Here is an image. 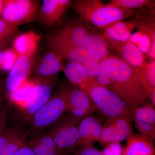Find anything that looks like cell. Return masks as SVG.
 <instances>
[{"label":"cell","mask_w":155,"mask_h":155,"mask_svg":"<svg viewBox=\"0 0 155 155\" xmlns=\"http://www.w3.org/2000/svg\"><path fill=\"white\" fill-rule=\"evenodd\" d=\"M73 87L68 81L60 84L48 101L28 122V134L32 136L44 131L58 122L65 113L69 94Z\"/></svg>","instance_id":"277c9868"},{"label":"cell","mask_w":155,"mask_h":155,"mask_svg":"<svg viewBox=\"0 0 155 155\" xmlns=\"http://www.w3.org/2000/svg\"><path fill=\"white\" fill-rule=\"evenodd\" d=\"M72 9L81 21L101 30L114 22L138 16L140 11L126 10L104 4L100 0H75L72 1Z\"/></svg>","instance_id":"7a4b0ae2"},{"label":"cell","mask_w":155,"mask_h":155,"mask_svg":"<svg viewBox=\"0 0 155 155\" xmlns=\"http://www.w3.org/2000/svg\"><path fill=\"white\" fill-rule=\"evenodd\" d=\"M135 28L144 31L148 35L152 41V45L147 57L150 60H155V19L153 15H140L133 20Z\"/></svg>","instance_id":"7402d4cb"},{"label":"cell","mask_w":155,"mask_h":155,"mask_svg":"<svg viewBox=\"0 0 155 155\" xmlns=\"http://www.w3.org/2000/svg\"><path fill=\"white\" fill-rule=\"evenodd\" d=\"M70 0H44L38 17L40 21L44 25L51 26L60 23L66 12L71 6Z\"/></svg>","instance_id":"5bb4252c"},{"label":"cell","mask_w":155,"mask_h":155,"mask_svg":"<svg viewBox=\"0 0 155 155\" xmlns=\"http://www.w3.org/2000/svg\"><path fill=\"white\" fill-rule=\"evenodd\" d=\"M109 50H113L130 65L140 69L147 62V57L132 43L114 41L104 38Z\"/></svg>","instance_id":"9a60e30c"},{"label":"cell","mask_w":155,"mask_h":155,"mask_svg":"<svg viewBox=\"0 0 155 155\" xmlns=\"http://www.w3.org/2000/svg\"><path fill=\"white\" fill-rule=\"evenodd\" d=\"M18 32V27L3 19H0V35L8 38L16 35Z\"/></svg>","instance_id":"d6a6232c"},{"label":"cell","mask_w":155,"mask_h":155,"mask_svg":"<svg viewBox=\"0 0 155 155\" xmlns=\"http://www.w3.org/2000/svg\"><path fill=\"white\" fill-rule=\"evenodd\" d=\"M39 3L33 0H8L4 1L2 19L12 25L29 23L35 19L39 12Z\"/></svg>","instance_id":"9c48e42d"},{"label":"cell","mask_w":155,"mask_h":155,"mask_svg":"<svg viewBox=\"0 0 155 155\" xmlns=\"http://www.w3.org/2000/svg\"><path fill=\"white\" fill-rule=\"evenodd\" d=\"M4 115H5V114H3L2 113V112L0 111V124H1L2 121V119H3V117H4Z\"/></svg>","instance_id":"60d3db41"},{"label":"cell","mask_w":155,"mask_h":155,"mask_svg":"<svg viewBox=\"0 0 155 155\" xmlns=\"http://www.w3.org/2000/svg\"><path fill=\"white\" fill-rule=\"evenodd\" d=\"M71 155H105L93 144L81 146L76 148Z\"/></svg>","instance_id":"1f68e13d"},{"label":"cell","mask_w":155,"mask_h":155,"mask_svg":"<svg viewBox=\"0 0 155 155\" xmlns=\"http://www.w3.org/2000/svg\"><path fill=\"white\" fill-rule=\"evenodd\" d=\"M4 57H5V55H4V52L0 51V65L2 64L3 61H4Z\"/></svg>","instance_id":"f35d334b"},{"label":"cell","mask_w":155,"mask_h":155,"mask_svg":"<svg viewBox=\"0 0 155 155\" xmlns=\"http://www.w3.org/2000/svg\"><path fill=\"white\" fill-rule=\"evenodd\" d=\"M122 155H135L133 152L130 150L127 147H125L123 148V152Z\"/></svg>","instance_id":"74e56055"},{"label":"cell","mask_w":155,"mask_h":155,"mask_svg":"<svg viewBox=\"0 0 155 155\" xmlns=\"http://www.w3.org/2000/svg\"><path fill=\"white\" fill-rule=\"evenodd\" d=\"M64 58L54 50L50 49L41 59L36 69L35 78H49L56 76L62 71Z\"/></svg>","instance_id":"ac0fdd59"},{"label":"cell","mask_w":155,"mask_h":155,"mask_svg":"<svg viewBox=\"0 0 155 155\" xmlns=\"http://www.w3.org/2000/svg\"><path fill=\"white\" fill-rule=\"evenodd\" d=\"M14 155H36L30 147L25 145L20 148Z\"/></svg>","instance_id":"e575fe53"},{"label":"cell","mask_w":155,"mask_h":155,"mask_svg":"<svg viewBox=\"0 0 155 155\" xmlns=\"http://www.w3.org/2000/svg\"><path fill=\"white\" fill-rule=\"evenodd\" d=\"M95 112V107L89 95L76 87H73L68 98L66 113L81 121Z\"/></svg>","instance_id":"8fae6325"},{"label":"cell","mask_w":155,"mask_h":155,"mask_svg":"<svg viewBox=\"0 0 155 155\" xmlns=\"http://www.w3.org/2000/svg\"><path fill=\"white\" fill-rule=\"evenodd\" d=\"M23 126H15L7 128L0 135V152L9 144L23 133L25 130L22 128Z\"/></svg>","instance_id":"484cf974"},{"label":"cell","mask_w":155,"mask_h":155,"mask_svg":"<svg viewBox=\"0 0 155 155\" xmlns=\"http://www.w3.org/2000/svg\"><path fill=\"white\" fill-rule=\"evenodd\" d=\"M99 69L110 77V90L125 103L132 113L137 108L148 102L155 88L150 85L138 68L118 55L111 54L103 59Z\"/></svg>","instance_id":"6da1fadb"},{"label":"cell","mask_w":155,"mask_h":155,"mask_svg":"<svg viewBox=\"0 0 155 155\" xmlns=\"http://www.w3.org/2000/svg\"><path fill=\"white\" fill-rule=\"evenodd\" d=\"M135 26L133 21L120 20L108 25L100 31H102L101 33L104 38L124 42L129 41Z\"/></svg>","instance_id":"ffe728a7"},{"label":"cell","mask_w":155,"mask_h":155,"mask_svg":"<svg viewBox=\"0 0 155 155\" xmlns=\"http://www.w3.org/2000/svg\"><path fill=\"white\" fill-rule=\"evenodd\" d=\"M102 151L105 155H122L123 148L120 143H110L106 145Z\"/></svg>","instance_id":"836d02e7"},{"label":"cell","mask_w":155,"mask_h":155,"mask_svg":"<svg viewBox=\"0 0 155 155\" xmlns=\"http://www.w3.org/2000/svg\"><path fill=\"white\" fill-rule=\"evenodd\" d=\"M47 43L50 49L57 52L69 62L82 64L89 75L94 78L96 77L102 59L94 55L83 48L65 41L54 34L48 38Z\"/></svg>","instance_id":"8992f818"},{"label":"cell","mask_w":155,"mask_h":155,"mask_svg":"<svg viewBox=\"0 0 155 155\" xmlns=\"http://www.w3.org/2000/svg\"><path fill=\"white\" fill-rule=\"evenodd\" d=\"M7 119L5 115H4L2 122L0 124V135L7 128Z\"/></svg>","instance_id":"d590c367"},{"label":"cell","mask_w":155,"mask_h":155,"mask_svg":"<svg viewBox=\"0 0 155 155\" xmlns=\"http://www.w3.org/2000/svg\"><path fill=\"white\" fill-rule=\"evenodd\" d=\"M88 95L95 107L96 112L105 121L122 117L133 122V113L125 103L110 90L97 85L91 89Z\"/></svg>","instance_id":"5b68a950"},{"label":"cell","mask_w":155,"mask_h":155,"mask_svg":"<svg viewBox=\"0 0 155 155\" xmlns=\"http://www.w3.org/2000/svg\"><path fill=\"white\" fill-rule=\"evenodd\" d=\"M131 121L122 117L108 119L103 125L102 130L99 140L102 146L110 143H120L132 133Z\"/></svg>","instance_id":"30bf717a"},{"label":"cell","mask_w":155,"mask_h":155,"mask_svg":"<svg viewBox=\"0 0 155 155\" xmlns=\"http://www.w3.org/2000/svg\"><path fill=\"white\" fill-rule=\"evenodd\" d=\"M108 4L126 10L140 11L147 9L155 16L154 0H111Z\"/></svg>","instance_id":"cb8c5ba5"},{"label":"cell","mask_w":155,"mask_h":155,"mask_svg":"<svg viewBox=\"0 0 155 155\" xmlns=\"http://www.w3.org/2000/svg\"><path fill=\"white\" fill-rule=\"evenodd\" d=\"M80 122L67 114L62 116L47 131L57 145L65 150L68 155L72 154L77 147Z\"/></svg>","instance_id":"ba28073f"},{"label":"cell","mask_w":155,"mask_h":155,"mask_svg":"<svg viewBox=\"0 0 155 155\" xmlns=\"http://www.w3.org/2000/svg\"><path fill=\"white\" fill-rule=\"evenodd\" d=\"M28 130L8 144L1 152L0 155H14L18 150L26 144Z\"/></svg>","instance_id":"4316f807"},{"label":"cell","mask_w":155,"mask_h":155,"mask_svg":"<svg viewBox=\"0 0 155 155\" xmlns=\"http://www.w3.org/2000/svg\"><path fill=\"white\" fill-rule=\"evenodd\" d=\"M41 40L39 35L29 31L19 35L13 42V49L19 56L33 58L36 54L39 43Z\"/></svg>","instance_id":"d6986e66"},{"label":"cell","mask_w":155,"mask_h":155,"mask_svg":"<svg viewBox=\"0 0 155 155\" xmlns=\"http://www.w3.org/2000/svg\"><path fill=\"white\" fill-rule=\"evenodd\" d=\"M33 65V57L19 56L6 79V87L8 93L28 80Z\"/></svg>","instance_id":"2e32d148"},{"label":"cell","mask_w":155,"mask_h":155,"mask_svg":"<svg viewBox=\"0 0 155 155\" xmlns=\"http://www.w3.org/2000/svg\"><path fill=\"white\" fill-rule=\"evenodd\" d=\"M35 82L31 94L24 105L18 109V123L23 126L30 118L48 101L52 95L57 82V75L46 78H33Z\"/></svg>","instance_id":"52a82bcc"},{"label":"cell","mask_w":155,"mask_h":155,"mask_svg":"<svg viewBox=\"0 0 155 155\" xmlns=\"http://www.w3.org/2000/svg\"><path fill=\"white\" fill-rule=\"evenodd\" d=\"M62 71L73 87H76L89 94L94 87L100 85L94 78L89 75L82 64L69 62L64 65Z\"/></svg>","instance_id":"4fadbf2b"},{"label":"cell","mask_w":155,"mask_h":155,"mask_svg":"<svg viewBox=\"0 0 155 155\" xmlns=\"http://www.w3.org/2000/svg\"><path fill=\"white\" fill-rule=\"evenodd\" d=\"M4 53L5 55L4 61L2 64L0 65V67L3 71L9 72L19 55L13 49L5 50Z\"/></svg>","instance_id":"f546056e"},{"label":"cell","mask_w":155,"mask_h":155,"mask_svg":"<svg viewBox=\"0 0 155 155\" xmlns=\"http://www.w3.org/2000/svg\"><path fill=\"white\" fill-rule=\"evenodd\" d=\"M149 100L150 103L155 107V88L153 90L152 92L150 95Z\"/></svg>","instance_id":"8d00e7d4"},{"label":"cell","mask_w":155,"mask_h":155,"mask_svg":"<svg viewBox=\"0 0 155 155\" xmlns=\"http://www.w3.org/2000/svg\"><path fill=\"white\" fill-rule=\"evenodd\" d=\"M126 140L125 147L135 155H155L153 140L134 133Z\"/></svg>","instance_id":"44dd1931"},{"label":"cell","mask_w":155,"mask_h":155,"mask_svg":"<svg viewBox=\"0 0 155 155\" xmlns=\"http://www.w3.org/2000/svg\"><path fill=\"white\" fill-rule=\"evenodd\" d=\"M4 8V1H0V14H2Z\"/></svg>","instance_id":"ab89813d"},{"label":"cell","mask_w":155,"mask_h":155,"mask_svg":"<svg viewBox=\"0 0 155 155\" xmlns=\"http://www.w3.org/2000/svg\"><path fill=\"white\" fill-rule=\"evenodd\" d=\"M26 145L31 149L36 155H68L64 150L53 149L42 147L30 140H27Z\"/></svg>","instance_id":"f1b7e54d"},{"label":"cell","mask_w":155,"mask_h":155,"mask_svg":"<svg viewBox=\"0 0 155 155\" xmlns=\"http://www.w3.org/2000/svg\"><path fill=\"white\" fill-rule=\"evenodd\" d=\"M35 85L33 78L26 80L14 91L9 93L10 102L18 109L22 107L31 94Z\"/></svg>","instance_id":"603a6c76"},{"label":"cell","mask_w":155,"mask_h":155,"mask_svg":"<svg viewBox=\"0 0 155 155\" xmlns=\"http://www.w3.org/2000/svg\"><path fill=\"white\" fill-rule=\"evenodd\" d=\"M129 41L147 57L152 45L151 38L144 31L137 30L132 33Z\"/></svg>","instance_id":"d4e9b609"},{"label":"cell","mask_w":155,"mask_h":155,"mask_svg":"<svg viewBox=\"0 0 155 155\" xmlns=\"http://www.w3.org/2000/svg\"><path fill=\"white\" fill-rule=\"evenodd\" d=\"M30 140L42 147L53 149H62L57 145L51 136L47 131H42L32 136Z\"/></svg>","instance_id":"83f0119b"},{"label":"cell","mask_w":155,"mask_h":155,"mask_svg":"<svg viewBox=\"0 0 155 155\" xmlns=\"http://www.w3.org/2000/svg\"><path fill=\"white\" fill-rule=\"evenodd\" d=\"M6 38L5 37L3 36V35H0V41L4 39H5Z\"/></svg>","instance_id":"b9f144b4"},{"label":"cell","mask_w":155,"mask_h":155,"mask_svg":"<svg viewBox=\"0 0 155 155\" xmlns=\"http://www.w3.org/2000/svg\"><path fill=\"white\" fill-rule=\"evenodd\" d=\"M136 128L140 135L153 140L155 139V107L147 102L133 112Z\"/></svg>","instance_id":"7c38bea8"},{"label":"cell","mask_w":155,"mask_h":155,"mask_svg":"<svg viewBox=\"0 0 155 155\" xmlns=\"http://www.w3.org/2000/svg\"><path fill=\"white\" fill-rule=\"evenodd\" d=\"M70 43L83 48L101 59L111 54L102 34L81 20L71 21L53 33Z\"/></svg>","instance_id":"3957f363"},{"label":"cell","mask_w":155,"mask_h":155,"mask_svg":"<svg viewBox=\"0 0 155 155\" xmlns=\"http://www.w3.org/2000/svg\"><path fill=\"white\" fill-rule=\"evenodd\" d=\"M151 86L155 87V60H150L140 69Z\"/></svg>","instance_id":"4dcf8cb0"},{"label":"cell","mask_w":155,"mask_h":155,"mask_svg":"<svg viewBox=\"0 0 155 155\" xmlns=\"http://www.w3.org/2000/svg\"><path fill=\"white\" fill-rule=\"evenodd\" d=\"M103 125L101 120L95 116H87L81 121L78 126L79 139L77 147L99 141Z\"/></svg>","instance_id":"e0dca14e"}]
</instances>
